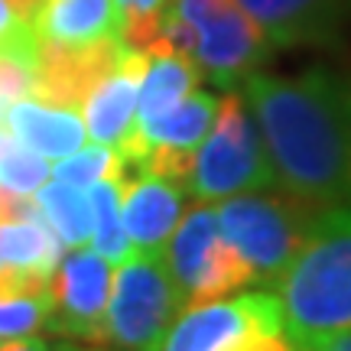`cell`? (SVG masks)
I'll use <instances>...</instances> for the list:
<instances>
[{
	"label": "cell",
	"instance_id": "4",
	"mask_svg": "<svg viewBox=\"0 0 351 351\" xmlns=\"http://www.w3.org/2000/svg\"><path fill=\"white\" fill-rule=\"evenodd\" d=\"M319 212L322 208H313L287 192L267 195L263 189V192H241L221 199L215 218L221 238L251 267L254 280L274 283L289 267L293 254L300 251L302 238Z\"/></svg>",
	"mask_w": 351,
	"mask_h": 351
},
{
	"label": "cell",
	"instance_id": "18",
	"mask_svg": "<svg viewBox=\"0 0 351 351\" xmlns=\"http://www.w3.org/2000/svg\"><path fill=\"white\" fill-rule=\"evenodd\" d=\"M88 205H91V244L95 254L117 267L121 261L130 257V241L124 231V218H121V186L117 179H101L98 186L88 192Z\"/></svg>",
	"mask_w": 351,
	"mask_h": 351
},
{
	"label": "cell",
	"instance_id": "3",
	"mask_svg": "<svg viewBox=\"0 0 351 351\" xmlns=\"http://www.w3.org/2000/svg\"><path fill=\"white\" fill-rule=\"evenodd\" d=\"M274 166L261 140L257 121L238 91L218 98V111L195 150L186 192L199 202H221L241 192L274 189Z\"/></svg>",
	"mask_w": 351,
	"mask_h": 351
},
{
	"label": "cell",
	"instance_id": "6",
	"mask_svg": "<svg viewBox=\"0 0 351 351\" xmlns=\"http://www.w3.org/2000/svg\"><path fill=\"white\" fill-rule=\"evenodd\" d=\"M163 257L182 309L228 300L231 293L257 283L251 267L221 238L215 208L208 202H199L192 212L179 218L176 231L169 234V251H163Z\"/></svg>",
	"mask_w": 351,
	"mask_h": 351
},
{
	"label": "cell",
	"instance_id": "13",
	"mask_svg": "<svg viewBox=\"0 0 351 351\" xmlns=\"http://www.w3.org/2000/svg\"><path fill=\"white\" fill-rule=\"evenodd\" d=\"M147 62H150L147 52H137L127 46L121 62L85 95V101H82L85 121L82 124H85V134L95 143L111 147V150H117L124 143V137L134 127L137 91H140V78L147 72Z\"/></svg>",
	"mask_w": 351,
	"mask_h": 351
},
{
	"label": "cell",
	"instance_id": "7",
	"mask_svg": "<svg viewBox=\"0 0 351 351\" xmlns=\"http://www.w3.org/2000/svg\"><path fill=\"white\" fill-rule=\"evenodd\" d=\"M166 7L192 29V65L218 88L241 85L274 52L238 0H169Z\"/></svg>",
	"mask_w": 351,
	"mask_h": 351
},
{
	"label": "cell",
	"instance_id": "8",
	"mask_svg": "<svg viewBox=\"0 0 351 351\" xmlns=\"http://www.w3.org/2000/svg\"><path fill=\"white\" fill-rule=\"evenodd\" d=\"M111 274V263L88 247H72L69 257H59L49 280L52 309L46 326L72 341L101 345Z\"/></svg>",
	"mask_w": 351,
	"mask_h": 351
},
{
	"label": "cell",
	"instance_id": "2",
	"mask_svg": "<svg viewBox=\"0 0 351 351\" xmlns=\"http://www.w3.org/2000/svg\"><path fill=\"white\" fill-rule=\"evenodd\" d=\"M283 332L296 345L351 332V205L313 218L300 251L276 280Z\"/></svg>",
	"mask_w": 351,
	"mask_h": 351
},
{
	"label": "cell",
	"instance_id": "15",
	"mask_svg": "<svg viewBox=\"0 0 351 351\" xmlns=\"http://www.w3.org/2000/svg\"><path fill=\"white\" fill-rule=\"evenodd\" d=\"M199 82H202L199 69L189 62V59H182V56H169V52L150 56L147 72L140 78L134 121L143 124V121H153V117H163L182 98H189L199 88Z\"/></svg>",
	"mask_w": 351,
	"mask_h": 351
},
{
	"label": "cell",
	"instance_id": "21",
	"mask_svg": "<svg viewBox=\"0 0 351 351\" xmlns=\"http://www.w3.org/2000/svg\"><path fill=\"white\" fill-rule=\"evenodd\" d=\"M52 300L46 296H16V300H0V341H16L36 335L49 322Z\"/></svg>",
	"mask_w": 351,
	"mask_h": 351
},
{
	"label": "cell",
	"instance_id": "19",
	"mask_svg": "<svg viewBox=\"0 0 351 351\" xmlns=\"http://www.w3.org/2000/svg\"><path fill=\"white\" fill-rule=\"evenodd\" d=\"M46 179H49V163L0 127V189L13 195H33Z\"/></svg>",
	"mask_w": 351,
	"mask_h": 351
},
{
	"label": "cell",
	"instance_id": "10",
	"mask_svg": "<svg viewBox=\"0 0 351 351\" xmlns=\"http://www.w3.org/2000/svg\"><path fill=\"white\" fill-rule=\"evenodd\" d=\"M117 186H121V218L130 251L163 254L166 241L182 218L186 189L153 173H137L130 179H121Z\"/></svg>",
	"mask_w": 351,
	"mask_h": 351
},
{
	"label": "cell",
	"instance_id": "22",
	"mask_svg": "<svg viewBox=\"0 0 351 351\" xmlns=\"http://www.w3.org/2000/svg\"><path fill=\"white\" fill-rule=\"evenodd\" d=\"M121 10V39L124 46L137 52H147L156 39L160 20L169 0H114Z\"/></svg>",
	"mask_w": 351,
	"mask_h": 351
},
{
	"label": "cell",
	"instance_id": "5",
	"mask_svg": "<svg viewBox=\"0 0 351 351\" xmlns=\"http://www.w3.org/2000/svg\"><path fill=\"white\" fill-rule=\"evenodd\" d=\"M182 313L163 254L130 251L111 274L104 341L124 351H160L173 319Z\"/></svg>",
	"mask_w": 351,
	"mask_h": 351
},
{
	"label": "cell",
	"instance_id": "9",
	"mask_svg": "<svg viewBox=\"0 0 351 351\" xmlns=\"http://www.w3.org/2000/svg\"><path fill=\"white\" fill-rule=\"evenodd\" d=\"M283 326L274 293H241L234 300L192 306L173 319L160 351H218L251 328Z\"/></svg>",
	"mask_w": 351,
	"mask_h": 351
},
{
	"label": "cell",
	"instance_id": "1",
	"mask_svg": "<svg viewBox=\"0 0 351 351\" xmlns=\"http://www.w3.org/2000/svg\"><path fill=\"white\" fill-rule=\"evenodd\" d=\"M276 186L313 208L351 205V85L332 72L241 82Z\"/></svg>",
	"mask_w": 351,
	"mask_h": 351
},
{
	"label": "cell",
	"instance_id": "26",
	"mask_svg": "<svg viewBox=\"0 0 351 351\" xmlns=\"http://www.w3.org/2000/svg\"><path fill=\"white\" fill-rule=\"evenodd\" d=\"M75 351H101V348H75Z\"/></svg>",
	"mask_w": 351,
	"mask_h": 351
},
{
	"label": "cell",
	"instance_id": "24",
	"mask_svg": "<svg viewBox=\"0 0 351 351\" xmlns=\"http://www.w3.org/2000/svg\"><path fill=\"white\" fill-rule=\"evenodd\" d=\"M78 345H65V341H46V339H16V341H0V351H75Z\"/></svg>",
	"mask_w": 351,
	"mask_h": 351
},
{
	"label": "cell",
	"instance_id": "12",
	"mask_svg": "<svg viewBox=\"0 0 351 351\" xmlns=\"http://www.w3.org/2000/svg\"><path fill=\"white\" fill-rule=\"evenodd\" d=\"M36 46L95 49L121 39V10L114 0H43L33 13Z\"/></svg>",
	"mask_w": 351,
	"mask_h": 351
},
{
	"label": "cell",
	"instance_id": "14",
	"mask_svg": "<svg viewBox=\"0 0 351 351\" xmlns=\"http://www.w3.org/2000/svg\"><path fill=\"white\" fill-rule=\"evenodd\" d=\"M3 130H10L26 150L39 153L43 160H62L85 143V124L78 111L56 108L36 98H20L3 114Z\"/></svg>",
	"mask_w": 351,
	"mask_h": 351
},
{
	"label": "cell",
	"instance_id": "16",
	"mask_svg": "<svg viewBox=\"0 0 351 351\" xmlns=\"http://www.w3.org/2000/svg\"><path fill=\"white\" fill-rule=\"evenodd\" d=\"M62 257V244L39 218H20V221H0V270H36L52 276L56 263Z\"/></svg>",
	"mask_w": 351,
	"mask_h": 351
},
{
	"label": "cell",
	"instance_id": "23",
	"mask_svg": "<svg viewBox=\"0 0 351 351\" xmlns=\"http://www.w3.org/2000/svg\"><path fill=\"white\" fill-rule=\"evenodd\" d=\"M218 351H300V348L283 332V326H261V328H251V332L238 335V339H231L225 348H218Z\"/></svg>",
	"mask_w": 351,
	"mask_h": 351
},
{
	"label": "cell",
	"instance_id": "20",
	"mask_svg": "<svg viewBox=\"0 0 351 351\" xmlns=\"http://www.w3.org/2000/svg\"><path fill=\"white\" fill-rule=\"evenodd\" d=\"M117 163L121 160H117V153L111 147L95 143V147H78L75 153L62 156L56 163V169H49V173L56 182H65V186L85 192V189L98 186L101 179H114L117 176Z\"/></svg>",
	"mask_w": 351,
	"mask_h": 351
},
{
	"label": "cell",
	"instance_id": "17",
	"mask_svg": "<svg viewBox=\"0 0 351 351\" xmlns=\"http://www.w3.org/2000/svg\"><path fill=\"white\" fill-rule=\"evenodd\" d=\"M36 208L49 231L59 238L62 247H85L91 238V205L82 189L65 182H43L36 189Z\"/></svg>",
	"mask_w": 351,
	"mask_h": 351
},
{
	"label": "cell",
	"instance_id": "11",
	"mask_svg": "<svg viewBox=\"0 0 351 351\" xmlns=\"http://www.w3.org/2000/svg\"><path fill=\"white\" fill-rule=\"evenodd\" d=\"M274 49L326 46L339 36L345 0H238Z\"/></svg>",
	"mask_w": 351,
	"mask_h": 351
},
{
	"label": "cell",
	"instance_id": "25",
	"mask_svg": "<svg viewBox=\"0 0 351 351\" xmlns=\"http://www.w3.org/2000/svg\"><path fill=\"white\" fill-rule=\"evenodd\" d=\"M300 348H309V351H351V332L348 335H328V339H315V341H306Z\"/></svg>",
	"mask_w": 351,
	"mask_h": 351
}]
</instances>
